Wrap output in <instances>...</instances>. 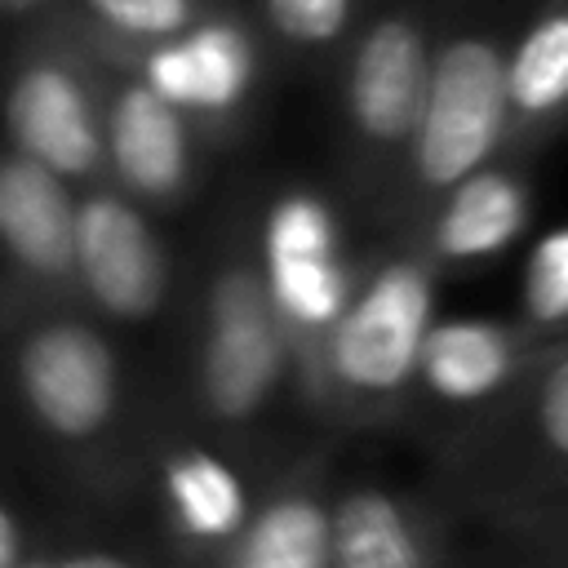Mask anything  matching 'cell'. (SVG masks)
Returning <instances> with one entry per match:
<instances>
[{"instance_id": "1", "label": "cell", "mask_w": 568, "mask_h": 568, "mask_svg": "<svg viewBox=\"0 0 568 568\" xmlns=\"http://www.w3.org/2000/svg\"><path fill=\"white\" fill-rule=\"evenodd\" d=\"M22 426L102 501L138 497L142 448L129 417V377L115 342L84 315L27 320L4 355Z\"/></svg>"}, {"instance_id": "2", "label": "cell", "mask_w": 568, "mask_h": 568, "mask_svg": "<svg viewBox=\"0 0 568 568\" xmlns=\"http://www.w3.org/2000/svg\"><path fill=\"white\" fill-rule=\"evenodd\" d=\"M435 293L439 266L417 248H399L364 266L297 399L346 430L404 422L417 351L435 320Z\"/></svg>"}, {"instance_id": "3", "label": "cell", "mask_w": 568, "mask_h": 568, "mask_svg": "<svg viewBox=\"0 0 568 568\" xmlns=\"http://www.w3.org/2000/svg\"><path fill=\"white\" fill-rule=\"evenodd\" d=\"M506 49L501 22H444L413 138L386 191L390 213L417 222L444 191L506 155Z\"/></svg>"}, {"instance_id": "4", "label": "cell", "mask_w": 568, "mask_h": 568, "mask_svg": "<svg viewBox=\"0 0 568 568\" xmlns=\"http://www.w3.org/2000/svg\"><path fill=\"white\" fill-rule=\"evenodd\" d=\"M568 475V342L550 346L479 422L435 448L439 506L497 524Z\"/></svg>"}, {"instance_id": "5", "label": "cell", "mask_w": 568, "mask_h": 568, "mask_svg": "<svg viewBox=\"0 0 568 568\" xmlns=\"http://www.w3.org/2000/svg\"><path fill=\"white\" fill-rule=\"evenodd\" d=\"M293 395V346L266 297L253 248L226 253L200 297L191 346V413L204 435L244 448V439Z\"/></svg>"}, {"instance_id": "6", "label": "cell", "mask_w": 568, "mask_h": 568, "mask_svg": "<svg viewBox=\"0 0 568 568\" xmlns=\"http://www.w3.org/2000/svg\"><path fill=\"white\" fill-rule=\"evenodd\" d=\"M448 22L444 0H404L359 22L342 49L337 71V129L346 169L373 186L390 191V178L404 160V146L417 124L426 93V71L435 40Z\"/></svg>"}, {"instance_id": "7", "label": "cell", "mask_w": 568, "mask_h": 568, "mask_svg": "<svg viewBox=\"0 0 568 568\" xmlns=\"http://www.w3.org/2000/svg\"><path fill=\"white\" fill-rule=\"evenodd\" d=\"M253 257L266 297L284 324V337L293 346V395H302L311 364L328 328L346 311L364 266L346 257L342 217L311 186H293L271 200Z\"/></svg>"}, {"instance_id": "8", "label": "cell", "mask_w": 568, "mask_h": 568, "mask_svg": "<svg viewBox=\"0 0 568 568\" xmlns=\"http://www.w3.org/2000/svg\"><path fill=\"white\" fill-rule=\"evenodd\" d=\"M266 475L213 435H164L142 448L138 493L151 501L169 564L217 568L244 532Z\"/></svg>"}, {"instance_id": "9", "label": "cell", "mask_w": 568, "mask_h": 568, "mask_svg": "<svg viewBox=\"0 0 568 568\" xmlns=\"http://www.w3.org/2000/svg\"><path fill=\"white\" fill-rule=\"evenodd\" d=\"M550 346L559 342H537L515 320L435 315L417 351L404 422H417L435 448L448 444L457 430L497 408Z\"/></svg>"}, {"instance_id": "10", "label": "cell", "mask_w": 568, "mask_h": 568, "mask_svg": "<svg viewBox=\"0 0 568 568\" xmlns=\"http://www.w3.org/2000/svg\"><path fill=\"white\" fill-rule=\"evenodd\" d=\"M173 284L169 248L151 217L115 186L75 195L71 288L111 324H146L164 311Z\"/></svg>"}, {"instance_id": "11", "label": "cell", "mask_w": 568, "mask_h": 568, "mask_svg": "<svg viewBox=\"0 0 568 568\" xmlns=\"http://www.w3.org/2000/svg\"><path fill=\"white\" fill-rule=\"evenodd\" d=\"M9 151L49 169L67 186H98L102 164V106L84 71L62 53H40L9 75L4 89Z\"/></svg>"}, {"instance_id": "12", "label": "cell", "mask_w": 568, "mask_h": 568, "mask_svg": "<svg viewBox=\"0 0 568 568\" xmlns=\"http://www.w3.org/2000/svg\"><path fill=\"white\" fill-rule=\"evenodd\" d=\"M133 75L195 129L235 120L257 89V36L244 18L209 9L186 36L133 53Z\"/></svg>"}, {"instance_id": "13", "label": "cell", "mask_w": 568, "mask_h": 568, "mask_svg": "<svg viewBox=\"0 0 568 568\" xmlns=\"http://www.w3.org/2000/svg\"><path fill=\"white\" fill-rule=\"evenodd\" d=\"M328 568H457L448 510L382 479L333 484Z\"/></svg>"}, {"instance_id": "14", "label": "cell", "mask_w": 568, "mask_h": 568, "mask_svg": "<svg viewBox=\"0 0 568 568\" xmlns=\"http://www.w3.org/2000/svg\"><path fill=\"white\" fill-rule=\"evenodd\" d=\"M195 124L138 75L115 80L102 102V164L115 191L142 204H173L195 182Z\"/></svg>"}, {"instance_id": "15", "label": "cell", "mask_w": 568, "mask_h": 568, "mask_svg": "<svg viewBox=\"0 0 568 568\" xmlns=\"http://www.w3.org/2000/svg\"><path fill=\"white\" fill-rule=\"evenodd\" d=\"M333 484L328 453L320 448L271 470L244 532L217 568H328Z\"/></svg>"}, {"instance_id": "16", "label": "cell", "mask_w": 568, "mask_h": 568, "mask_svg": "<svg viewBox=\"0 0 568 568\" xmlns=\"http://www.w3.org/2000/svg\"><path fill=\"white\" fill-rule=\"evenodd\" d=\"M75 191L49 169L0 151V257L36 293L71 288Z\"/></svg>"}, {"instance_id": "17", "label": "cell", "mask_w": 568, "mask_h": 568, "mask_svg": "<svg viewBox=\"0 0 568 568\" xmlns=\"http://www.w3.org/2000/svg\"><path fill=\"white\" fill-rule=\"evenodd\" d=\"M532 217V186L528 178L493 160L453 191H444L413 226H417V253L430 257L435 266L444 262H484L506 253Z\"/></svg>"}, {"instance_id": "18", "label": "cell", "mask_w": 568, "mask_h": 568, "mask_svg": "<svg viewBox=\"0 0 568 568\" xmlns=\"http://www.w3.org/2000/svg\"><path fill=\"white\" fill-rule=\"evenodd\" d=\"M568 124V0H541L506 49V151Z\"/></svg>"}, {"instance_id": "19", "label": "cell", "mask_w": 568, "mask_h": 568, "mask_svg": "<svg viewBox=\"0 0 568 568\" xmlns=\"http://www.w3.org/2000/svg\"><path fill=\"white\" fill-rule=\"evenodd\" d=\"M253 9L262 31L297 58L346 49L364 22V0H253Z\"/></svg>"}, {"instance_id": "20", "label": "cell", "mask_w": 568, "mask_h": 568, "mask_svg": "<svg viewBox=\"0 0 568 568\" xmlns=\"http://www.w3.org/2000/svg\"><path fill=\"white\" fill-rule=\"evenodd\" d=\"M515 324L528 328L537 342H568V226L532 240Z\"/></svg>"}, {"instance_id": "21", "label": "cell", "mask_w": 568, "mask_h": 568, "mask_svg": "<svg viewBox=\"0 0 568 568\" xmlns=\"http://www.w3.org/2000/svg\"><path fill=\"white\" fill-rule=\"evenodd\" d=\"M510 568H568V475L493 524Z\"/></svg>"}, {"instance_id": "22", "label": "cell", "mask_w": 568, "mask_h": 568, "mask_svg": "<svg viewBox=\"0 0 568 568\" xmlns=\"http://www.w3.org/2000/svg\"><path fill=\"white\" fill-rule=\"evenodd\" d=\"M80 9L115 44L142 53L186 36L209 13V0H80Z\"/></svg>"}, {"instance_id": "23", "label": "cell", "mask_w": 568, "mask_h": 568, "mask_svg": "<svg viewBox=\"0 0 568 568\" xmlns=\"http://www.w3.org/2000/svg\"><path fill=\"white\" fill-rule=\"evenodd\" d=\"M22 568H164V559L120 546V541H67V546H40Z\"/></svg>"}, {"instance_id": "24", "label": "cell", "mask_w": 568, "mask_h": 568, "mask_svg": "<svg viewBox=\"0 0 568 568\" xmlns=\"http://www.w3.org/2000/svg\"><path fill=\"white\" fill-rule=\"evenodd\" d=\"M31 555H36V537L18 515V506L0 493V568H22Z\"/></svg>"}, {"instance_id": "25", "label": "cell", "mask_w": 568, "mask_h": 568, "mask_svg": "<svg viewBox=\"0 0 568 568\" xmlns=\"http://www.w3.org/2000/svg\"><path fill=\"white\" fill-rule=\"evenodd\" d=\"M49 0H0V18H27L36 9H44Z\"/></svg>"}, {"instance_id": "26", "label": "cell", "mask_w": 568, "mask_h": 568, "mask_svg": "<svg viewBox=\"0 0 568 568\" xmlns=\"http://www.w3.org/2000/svg\"><path fill=\"white\" fill-rule=\"evenodd\" d=\"M164 568H186V564H169V559H164Z\"/></svg>"}]
</instances>
